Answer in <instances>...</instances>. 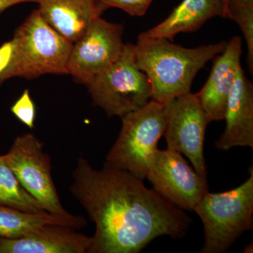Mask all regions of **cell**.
Listing matches in <instances>:
<instances>
[{"label": "cell", "instance_id": "cell-1", "mask_svg": "<svg viewBox=\"0 0 253 253\" xmlns=\"http://www.w3.org/2000/svg\"><path fill=\"white\" fill-rule=\"evenodd\" d=\"M70 191L95 224L89 253H138L156 238L184 237L191 218L142 180L105 163L78 158Z\"/></svg>", "mask_w": 253, "mask_h": 253}, {"label": "cell", "instance_id": "cell-2", "mask_svg": "<svg viewBox=\"0 0 253 253\" xmlns=\"http://www.w3.org/2000/svg\"><path fill=\"white\" fill-rule=\"evenodd\" d=\"M227 42L186 48L162 38L139 35L134 44L136 63L151 84L152 99L168 104L191 91L196 74L225 49Z\"/></svg>", "mask_w": 253, "mask_h": 253}, {"label": "cell", "instance_id": "cell-3", "mask_svg": "<svg viewBox=\"0 0 253 253\" xmlns=\"http://www.w3.org/2000/svg\"><path fill=\"white\" fill-rule=\"evenodd\" d=\"M9 66L0 76V86L12 78L35 79L46 74L68 75L73 43L55 31L34 10L15 31Z\"/></svg>", "mask_w": 253, "mask_h": 253}, {"label": "cell", "instance_id": "cell-4", "mask_svg": "<svg viewBox=\"0 0 253 253\" xmlns=\"http://www.w3.org/2000/svg\"><path fill=\"white\" fill-rule=\"evenodd\" d=\"M194 211L204 226L201 253H222L253 228V169L241 186L221 193H206Z\"/></svg>", "mask_w": 253, "mask_h": 253}, {"label": "cell", "instance_id": "cell-5", "mask_svg": "<svg viewBox=\"0 0 253 253\" xmlns=\"http://www.w3.org/2000/svg\"><path fill=\"white\" fill-rule=\"evenodd\" d=\"M168 108V104L151 99L141 109L122 116L121 130L105 163L141 180L146 179L158 141L164 134Z\"/></svg>", "mask_w": 253, "mask_h": 253}, {"label": "cell", "instance_id": "cell-6", "mask_svg": "<svg viewBox=\"0 0 253 253\" xmlns=\"http://www.w3.org/2000/svg\"><path fill=\"white\" fill-rule=\"evenodd\" d=\"M93 104L109 118L122 117L144 107L152 99L149 78L136 63L134 44H126L117 62L86 85Z\"/></svg>", "mask_w": 253, "mask_h": 253}, {"label": "cell", "instance_id": "cell-7", "mask_svg": "<svg viewBox=\"0 0 253 253\" xmlns=\"http://www.w3.org/2000/svg\"><path fill=\"white\" fill-rule=\"evenodd\" d=\"M6 163L21 185L46 212L68 215L60 201L52 176L51 158L44 151V143L32 133L18 136L5 154Z\"/></svg>", "mask_w": 253, "mask_h": 253}, {"label": "cell", "instance_id": "cell-8", "mask_svg": "<svg viewBox=\"0 0 253 253\" xmlns=\"http://www.w3.org/2000/svg\"><path fill=\"white\" fill-rule=\"evenodd\" d=\"M124 27L95 18L83 36L73 43L67 63L68 75L86 85L100 73L117 62L124 51Z\"/></svg>", "mask_w": 253, "mask_h": 253}, {"label": "cell", "instance_id": "cell-9", "mask_svg": "<svg viewBox=\"0 0 253 253\" xmlns=\"http://www.w3.org/2000/svg\"><path fill=\"white\" fill-rule=\"evenodd\" d=\"M168 104L167 122L163 134L168 147L185 155L194 170L206 179L204 144L206 128L211 120L201 107L197 94L191 91Z\"/></svg>", "mask_w": 253, "mask_h": 253}, {"label": "cell", "instance_id": "cell-10", "mask_svg": "<svg viewBox=\"0 0 253 253\" xmlns=\"http://www.w3.org/2000/svg\"><path fill=\"white\" fill-rule=\"evenodd\" d=\"M146 178L158 194L186 211H194L208 191L206 179L190 167L180 153L169 147L155 151Z\"/></svg>", "mask_w": 253, "mask_h": 253}, {"label": "cell", "instance_id": "cell-11", "mask_svg": "<svg viewBox=\"0 0 253 253\" xmlns=\"http://www.w3.org/2000/svg\"><path fill=\"white\" fill-rule=\"evenodd\" d=\"M242 41L234 36L226 43L225 49L214 58L209 78L196 93L200 104L212 121H224L228 98L241 67Z\"/></svg>", "mask_w": 253, "mask_h": 253}, {"label": "cell", "instance_id": "cell-12", "mask_svg": "<svg viewBox=\"0 0 253 253\" xmlns=\"http://www.w3.org/2000/svg\"><path fill=\"white\" fill-rule=\"evenodd\" d=\"M91 241L71 226L46 224L20 237L0 236V253H89Z\"/></svg>", "mask_w": 253, "mask_h": 253}, {"label": "cell", "instance_id": "cell-13", "mask_svg": "<svg viewBox=\"0 0 253 253\" xmlns=\"http://www.w3.org/2000/svg\"><path fill=\"white\" fill-rule=\"evenodd\" d=\"M224 121L225 130L215 143L217 149L228 151L236 146L253 149V85L241 66L228 98Z\"/></svg>", "mask_w": 253, "mask_h": 253}, {"label": "cell", "instance_id": "cell-14", "mask_svg": "<svg viewBox=\"0 0 253 253\" xmlns=\"http://www.w3.org/2000/svg\"><path fill=\"white\" fill-rule=\"evenodd\" d=\"M37 4L48 24L73 44L105 11L101 0H39Z\"/></svg>", "mask_w": 253, "mask_h": 253}, {"label": "cell", "instance_id": "cell-15", "mask_svg": "<svg viewBox=\"0 0 253 253\" xmlns=\"http://www.w3.org/2000/svg\"><path fill=\"white\" fill-rule=\"evenodd\" d=\"M223 13L222 0H183L164 21L139 35L171 41L179 33L198 31L211 18L223 17Z\"/></svg>", "mask_w": 253, "mask_h": 253}, {"label": "cell", "instance_id": "cell-16", "mask_svg": "<svg viewBox=\"0 0 253 253\" xmlns=\"http://www.w3.org/2000/svg\"><path fill=\"white\" fill-rule=\"evenodd\" d=\"M46 224H60L79 229L86 225L82 216L33 214L0 206V236L20 237Z\"/></svg>", "mask_w": 253, "mask_h": 253}, {"label": "cell", "instance_id": "cell-17", "mask_svg": "<svg viewBox=\"0 0 253 253\" xmlns=\"http://www.w3.org/2000/svg\"><path fill=\"white\" fill-rule=\"evenodd\" d=\"M0 206L33 214L49 213L23 187L4 155L0 156Z\"/></svg>", "mask_w": 253, "mask_h": 253}, {"label": "cell", "instance_id": "cell-18", "mask_svg": "<svg viewBox=\"0 0 253 253\" xmlns=\"http://www.w3.org/2000/svg\"><path fill=\"white\" fill-rule=\"evenodd\" d=\"M227 18L235 21L244 35L248 47L247 63L253 73V6L230 9Z\"/></svg>", "mask_w": 253, "mask_h": 253}, {"label": "cell", "instance_id": "cell-19", "mask_svg": "<svg viewBox=\"0 0 253 253\" xmlns=\"http://www.w3.org/2000/svg\"><path fill=\"white\" fill-rule=\"evenodd\" d=\"M11 111L15 117L30 129L35 127L36 118V108L32 99L31 93L25 89L23 94L11 107Z\"/></svg>", "mask_w": 253, "mask_h": 253}, {"label": "cell", "instance_id": "cell-20", "mask_svg": "<svg viewBox=\"0 0 253 253\" xmlns=\"http://www.w3.org/2000/svg\"><path fill=\"white\" fill-rule=\"evenodd\" d=\"M154 0H101L105 11L111 8L123 10L131 16H142Z\"/></svg>", "mask_w": 253, "mask_h": 253}, {"label": "cell", "instance_id": "cell-21", "mask_svg": "<svg viewBox=\"0 0 253 253\" xmlns=\"http://www.w3.org/2000/svg\"><path fill=\"white\" fill-rule=\"evenodd\" d=\"M13 54L12 41L6 42L0 46V76L9 66Z\"/></svg>", "mask_w": 253, "mask_h": 253}, {"label": "cell", "instance_id": "cell-22", "mask_svg": "<svg viewBox=\"0 0 253 253\" xmlns=\"http://www.w3.org/2000/svg\"><path fill=\"white\" fill-rule=\"evenodd\" d=\"M38 1L39 0H0V15L15 5L27 2L38 3Z\"/></svg>", "mask_w": 253, "mask_h": 253}, {"label": "cell", "instance_id": "cell-23", "mask_svg": "<svg viewBox=\"0 0 253 253\" xmlns=\"http://www.w3.org/2000/svg\"><path fill=\"white\" fill-rule=\"evenodd\" d=\"M246 6H253V0H229V10Z\"/></svg>", "mask_w": 253, "mask_h": 253}, {"label": "cell", "instance_id": "cell-24", "mask_svg": "<svg viewBox=\"0 0 253 253\" xmlns=\"http://www.w3.org/2000/svg\"><path fill=\"white\" fill-rule=\"evenodd\" d=\"M223 9V18H227L228 11H229V0H222Z\"/></svg>", "mask_w": 253, "mask_h": 253}]
</instances>
